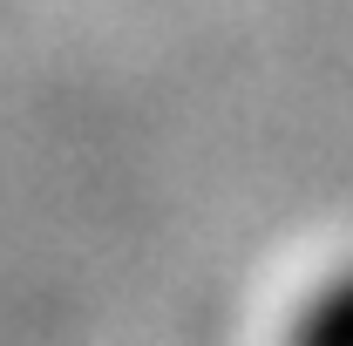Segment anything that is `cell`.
<instances>
[{"label":"cell","instance_id":"cell-1","mask_svg":"<svg viewBox=\"0 0 353 346\" xmlns=\"http://www.w3.org/2000/svg\"><path fill=\"white\" fill-rule=\"evenodd\" d=\"M285 346H353V272L326 278L306 299V312L292 319V340Z\"/></svg>","mask_w":353,"mask_h":346}]
</instances>
